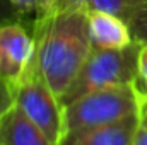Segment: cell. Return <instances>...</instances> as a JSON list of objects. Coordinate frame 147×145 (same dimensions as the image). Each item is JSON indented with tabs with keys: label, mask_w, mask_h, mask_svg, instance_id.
<instances>
[{
	"label": "cell",
	"mask_w": 147,
	"mask_h": 145,
	"mask_svg": "<svg viewBox=\"0 0 147 145\" xmlns=\"http://www.w3.org/2000/svg\"><path fill=\"white\" fill-rule=\"evenodd\" d=\"M31 33L38 67L60 99L92 50L87 10H41L33 21Z\"/></svg>",
	"instance_id": "1"
},
{
	"label": "cell",
	"mask_w": 147,
	"mask_h": 145,
	"mask_svg": "<svg viewBox=\"0 0 147 145\" xmlns=\"http://www.w3.org/2000/svg\"><path fill=\"white\" fill-rule=\"evenodd\" d=\"M16 104V92H14V84L9 80L0 79V119L3 114Z\"/></svg>",
	"instance_id": "12"
},
{
	"label": "cell",
	"mask_w": 147,
	"mask_h": 145,
	"mask_svg": "<svg viewBox=\"0 0 147 145\" xmlns=\"http://www.w3.org/2000/svg\"><path fill=\"white\" fill-rule=\"evenodd\" d=\"M137 87H139V91H140V92H142V94L147 97V85H144V84H142L139 79H137Z\"/></svg>",
	"instance_id": "17"
},
{
	"label": "cell",
	"mask_w": 147,
	"mask_h": 145,
	"mask_svg": "<svg viewBox=\"0 0 147 145\" xmlns=\"http://www.w3.org/2000/svg\"><path fill=\"white\" fill-rule=\"evenodd\" d=\"M139 51L140 44L135 41L118 50L92 48L70 87L60 97L62 106L65 108L72 101L92 91H99L111 85L134 84L139 79Z\"/></svg>",
	"instance_id": "2"
},
{
	"label": "cell",
	"mask_w": 147,
	"mask_h": 145,
	"mask_svg": "<svg viewBox=\"0 0 147 145\" xmlns=\"http://www.w3.org/2000/svg\"><path fill=\"white\" fill-rule=\"evenodd\" d=\"M128 28L132 33V39L135 43H139L140 46L147 44V3L142 5L128 19Z\"/></svg>",
	"instance_id": "10"
},
{
	"label": "cell",
	"mask_w": 147,
	"mask_h": 145,
	"mask_svg": "<svg viewBox=\"0 0 147 145\" xmlns=\"http://www.w3.org/2000/svg\"><path fill=\"white\" fill-rule=\"evenodd\" d=\"M12 2H14L16 9L21 12V15L24 19L29 17V15L36 17V14L41 10V7L45 3V0H12Z\"/></svg>",
	"instance_id": "15"
},
{
	"label": "cell",
	"mask_w": 147,
	"mask_h": 145,
	"mask_svg": "<svg viewBox=\"0 0 147 145\" xmlns=\"http://www.w3.org/2000/svg\"><path fill=\"white\" fill-rule=\"evenodd\" d=\"M14 92L16 104L31 118L33 123H36L51 142L58 145L65 133L63 106L43 77L34 53L24 73L19 77L17 82H14Z\"/></svg>",
	"instance_id": "4"
},
{
	"label": "cell",
	"mask_w": 147,
	"mask_h": 145,
	"mask_svg": "<svg viewBox=\"0 0 147 145\" xmlns=\"http://www.w3.org/2000/svg\"><path fill=\"white\" fill-rule=\"evenodd\" d=\"M137 67H139V80H140L144 85H147V44L140 46Z\"/></svg>",
	"instance_id": "16"
},
{
	"label": "cell",
	"mask_w": 147,
	"mask_h": 145,
	"mask_svg": "<svg viewBox=\"0 0 147 145\" xmlns=\"http://www.w3.org/2000/svg\"><path fill=\"white\" fill-rule=\"evenodd\" d=\"M89 0H45L41 10H63V9H86ZM39 10V12H41Z\"/></svg>",
	"instance_id": "14"
},
{
	"label": "cell",
	"mask_w": 147,
	"mask_h": 145,
	"mask_svg": "<svg viewBox=\"0 0 147 145\" xmlns=\"http://www.w3.org/2000/svg\"><path fill=\"white\" fill-rule=\"evenodd\" d=\"M24 17L16 9L12 0H0V26L10 22H22Z\"/></svg>",
	"instance_id": "13"
},
{
	"label": "cell",
	"mask_w": 147,
	"mask_h": 145,
	"mask_svg": "<svg viewBox=\"0 0 147 145\" xmlns=\"http://www.w3.org/2000/svg\"><path fill=\"white\" fill-rule=\"evenodd\" d=\"M137 114L139 111L108 125L67 132L58 145H132L137 128Z\"/></svg>",
	"instance_id": "6"
},
{
	"label": "cell",
	"mask_w": 147,
	"mask_h": 145,
	"mask_svg": "<svg viewBox=\"0 0 147 145\" xmlns=\"http://www.w3.org/2000/svg\"><path fill=\"white\" fill-rule=\"evenodd\" d=\"M146 3L147 0H89L86 10L110 12L128 22V19Z\"/></svg>",
	"instance_id": "9"
},
{
	"label": "cell",
	"mask_w": 147,
	"mask_h": 145,
	"mask_svg": "<svg viewBox=\"0 0 147 145\" xmlns=\"http://www.w3.org/2000/svg\"><path fill=\"white\" fill-rule=\"evenodd\" d=\"M87 19L92 48L118 50L134 43L128 22L121 17L110 12L87 10Z\"/></svg>",
	"instance_id": "7"
},
{
	"label": "cell",
	"mask_w": 147,
	"mask_h": 145,
	"mask_svg": "<svg viewBox=\"0 0 147 145\" xmlns=\"http://www.w3.org/2000/svg\"><path fill=\"white\" fill-rule=\"evenodd\" d=\"M34 53L33 33L22 22L0 26V79L17 82Z\"/></svg>",
	"instance_id": "5"
},
{
	"label": "cell",
	"mask_w": 147,
	"mask_h": 145,
	"mask_svg": "<svg viewBox=\"0 0 147 145\" xmlns=\"http://www.w3.org/2000/svg\"><path fill=\"white\" fill-rule=\"evenodd\" d=\"M0 145H57L14 104L0 119Z\"/></svg>",
	"instance_id": "8"
},
{
	"label": "cell",
	"mask_w": 147,
	"mask_h": 145,
	"mask_svg": "<svg viewBox=\"0 0 147 145\" xmlns=\"http://www.w3.org/2000/svg\"><path fill=\"white\" fill-rule=\"evenodd\" d=\"M132 145H147V97L142 92H140L139 114H137V128H135L134 144Z\"/></svg>",
	"instance_id": "11"
},
{
	"label": "cell",
	"mask_w": 147,
	"mask_h": 145,
	"mask_svg": "<svg viewBox=\"0 0 147 145\" xmlns=\"http://www.w3.org/2000/svg\"><path fill=\"white\" fill-rule=\"evenodd\" d=\"M139 103L140 92L137 80L134 84L111 85L92 91L63 108L65 133L79 128H91L123 119L139 111Z\"/></svg>",
	"instance_id": "3"
}]
</instances>
